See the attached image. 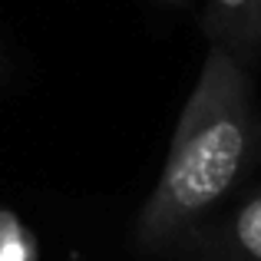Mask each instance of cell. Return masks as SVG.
<instances>
[{"instance_id": "obj_1", "label": "cell", "mask_w": 261, "mask_h": 261, "mask_svg": "<svg viewBox=\"0 0 261 261\" xmlns=\"http://www.w3.org/2000/svg\"><path fill=\"white\" fill-rule=\"evenodd\" d=\"M255 146V106L245 63L208 46L195 86L175 122L166 166L139 215V238L162 245L218 205L242 178Z\"/></svg>"}, {"instance_id": "obj_2", "label": "cell", "mask_w": 261, "mask_h": 261, "mask_svg": "<svg viewBox=\"0 0 261 261\" xmlns=\"http://www.w3.org/2000/svg\"><path fill=\"white\" fill-rule=\"evenodd\" d=\"M255 17L258 0H205V37L212 46H225L238 60H248L255 50Z\"/></svg>"}, {"instance_id": "obj_3", "label": "cell", "mask_w": 261, "mask_h": 261, "mask_svg": "<svg viewBox=\"0 0 261 261\" xmlns=\"http://www.w3.org/2000/svg\"><path fill=\"white\" fill-rule=\"evenodd\" d=\"M228 238L238 261H261V192L235 212Z\"/></svg>"}, {"instance_id": "obj_4", "label": "cell", "mask_w": 261, "mask_h": 261, "mask_svg": "<svg viewBox=\"0 0 261 261\" xmlns=\"http://www.w3.org/2000/svg\"><path fill=\"white\" fill-rule=\"evenodd\" d=\"M255 50H261V0H258V17H255Z\"/></svg>"}, {"instance_id": "obj_5", "label": "cell", "mask_w": 261, "mask_h": 261, "mask_svg": "<svg viewBox=\"0 0 261 261\" xmlns=\"http://www.w3.org/2000/svg\"><path fill=\"white\" fill-rule=\"evenodd\" d=\"M162 4H169V7H185V0H162Z\"/></svg>"}, {"instance_id": "obj_6", "label": "cell", "mask_w": 261, "mask_h": 261, "mask_svg": "<svg viewBox=\"0 0 261 261\" xmlns=\"http://www.w3.org/2000/svg\"><path fill=\"white\" fill-rule=\"evenodd\" d=\"M0 76H4V53H0Z\"/></svg>"}]
</instances>
